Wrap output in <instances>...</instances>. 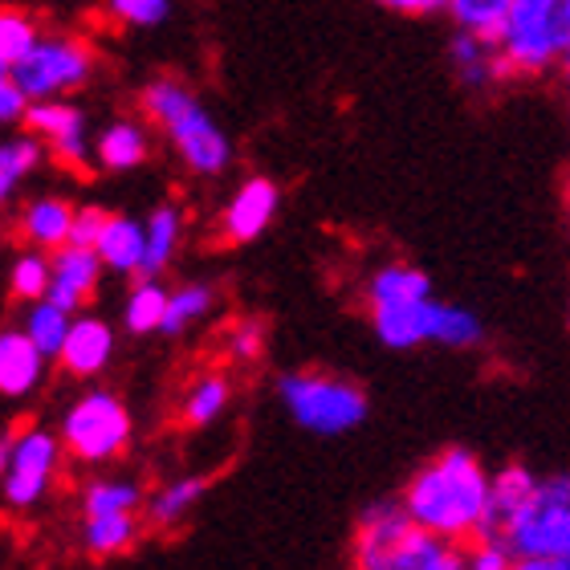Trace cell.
Masks as SVG:
<instances>
[{"mask_svg": "<svg viewBox=\"0 0 570 570\" xmlns=\"http://www.w3.org/2000/svg\"><path fill=\"white\" fill-rule=\"evenodd\" d=\"M24 110H29V98L21 95V86L12 82V70H0V127L24 122Z\"/></svg>", "mask_w": 570, "mask_h": 570, "instance_id": "74e56055", "label": "cell"}, {"mask_svg": "<svg viewBox=\"0 0 570 570\" xmlns=\"http://www.w3.org/2000/svg\"><path fill=\"white\" fill-rule=\"evenodd\" d=\"M147 505V493L131 476H95L86 481L78 493V510L82 518H98V513H139Z\"/></svg>", "mask_w": 570, "mask_h": 570, "instance_id": "4316f807", "label": "cell"}, {"mask_svg": "<svg viewBox=\"0 0 570 570\" xmlns=\"http://www.w3.org/2000/svg\"><path fill=\"white\" fill-rule=\"evenodd\" d=\"M49 358L33 346V338L21 326H4L0 331V395L4 400H24L33 395L46 380Z\"/></svg>", "mask_w": 570, "mask_h": 570, "instance_id": "2e32d148", "label": "cell"}, {"mask_svg": "<svg viewBox=\"0 0 570 570\" xmlns=\"http://www.w3.org/2000/svg\"><path fill=\"white\" fill-rule=\"evenodd\" d=\"M567 331H570V302H567Z\"/></svg>", "mask_w": 570, "mask_h": 570, "instance_id": "ee69618b", "label": "cell"}, {"mask_svg": "<svg viewBox=\"0 0 570 570\" xmlns=\"http://www.w3.org/2000/svg\"><path fill=\"white\" fill-rule=\"evenodd\" d=\"M358 302L371 322V334L387 351H416L428 346V326L436 309L432 277L412 262H380L358 285Z\"/></svg>", "mask_w": 570, "mask_h": 570, "instance_id": "277c9868", "label": "cell"}, {"mask_svg": "<svg viewBox=\"0 0 570 570\" xmlns=\"http://www.w3.org/2000/svg\"><path fill=\"white\" fill-rule=\"evenodd\" d=\"M277 213H282V188H277L274 179L269 176L240 179L237 188H233V196L225 200V208H220V220H216L220 240L225 245H253L257 237L269 233Z\"/></svg>", "mask_w": 570, "mask_h": 570, "instance_id": "7c38bea8", "label": "cell"}, {"mask_svg": "<svg viewBox=\"0 0 570 570\" xmlns=\"http://www.w3.org/2000/svg\"><path fill=\"white\" fill-rule=\"evenodd\" d=\"M265 346H269V331H265L262 318H237L225 331V355L233 358V363H240V367L262 363Z\"/></svg>", "mask_w": 570, "mask_h": 570, "instance_id": "836d02e7", "label": "cell"}, {"mask_svg": "<svg viewBox=\"0 0 570 570\" xmlns=\"http://www.w3.org/2000/svg\"><path fill=\"white\" fill-rule=\"evenodd\" d=\"M395 498L404 501L407 518L420 530L449 538L456 547H469L489 534V522H493V473L476 452L461 444L428 456Z\"/></svg>", "mask_w": 570, "mask_h": 570, "instance_id": "6da1fadb", "label": "cell"}, {"mask_svg": "<svg viewBox=\"0 0 570 570\" xmlns=\"http://www.w3.org/2000/svg\"><path fill=\"white\" fill-rule=\"evenodd\" d=\"M37 21L24 9H0V70H12L17 61L37 46Z\"/></svg>", "mask_w": 570, "mask_h": 570, "instance_id": "1f68e13d", "label": "cell"}, {"mask_svg": "<svg viewBox=\"0 0 570 570\" xmlns=\"http://www.w3.org/2000/svg\"><path fill=\"white\" fill-rule=\"evenodd\" d=\"M559 82H562V90L570 95V58L562 61V70H559Z\"/></svg>", "mask_w": 570, "mask_h": 570, "instance_id": "7bdbcfd3", "label": "cell"}, {"mask_svg": "<svg viewBox=\"0 0 570 570\" xmlns=\"http://www.w3.org/2000/svg\"><path fill=\"white\" fill-rule=\"evenodd\" d=\"M70 326H73V314H70V309H61L58 302H49V297H41V302H29V309H24V322H21V331L33 338V346L46 358L61 355Z\"/></svg>", "mask_w": 570, "mask_h": 570, "instance_id": "f1b7e54d", "label": "cell"}, {"mask_svg": "<svg viewBox=\"0 0 570 570\" xmlns=\"http://www.w3.org/2000/svg\"><path fill=\"white\" fill-rule=\"evenodd\" d=\"M351 570H464V547L420 530L404 501L383 498L358 513Z\"/></svg>", "mask_w": 570, "mask_h": 570, "instance_id": "3957f363", "label": "cell"}, {"mask_svg": "<svg viewBox=\"0 0 570 570\" xmlns=\"http://www.w3.org/2000/svg\"><path fill=\"white\" fill-rule=\"evenodd\" d=\"M12 440H17V428H9V432H0V481H4V473H9Z\"/></svg>", "mask_w": 570, "mask_h": 570, "instance_id": "ab89813d", "label": "cell"}, {"mask_svg": "<svg viewBox=\"0 0 570 570\" xmlns=\"http://www.w3.org/2000/svg\"><path fill=\"white\" fill-rule=\"evenodd\" d=\"M167 294L159 277H135V289L122 302V331L142 338V334H159L167 314Z\"/></svg>", "mask_w": 570, "mask_h": 570, "instance_id": "83f0119b", "label": "cell"}, {"mask_svg": "<svg viewBox=\"0 0 570 570\" xmlns=\"http://www.w3.org/2000/svg\"><path fill=\"white\" fill-rule=\"evenodd\" d=\"M46 142L37 139L33 131L24 135H9L0 139V208H9L17 200V191L29 176H33L41 159H46Z\"/></svg>", "mask_w": 570, "mask_h": 570, "instance_id": "484cf974", "label": "cell"}, {"mask_svg": "<svg viewBox=\"0 0 570 570\" xmlns=\"http://www.w3.org/2000/svg\"><path fill=\"white\" fill-rule=\"evenodd\" d=\"M513 0H449L444 17L452 21V29L461 33H481V37H498V29L510 17Z\"/></svg>", "mask_w": 570, "mask_h": 570, "instance_id": "4dcf8cb0", "label": "cell"}, {"mask_svg": "<svg viewBox=\"0 0 570 570\" xmlns=\"http://www.w3.org/2000/svg\"><path fill=\"white\" fill-rule=\"evenodd\" d=\"M142 225H147V253H142L139 277H164L167 265L176 262L179 245H184V208L179 204H159Z\"/></svg>", "mask_w": 570, "mask_h": 570, "instance_id": "cb8c5ba5", "label": "cell"}, {"mask_svg": "<svg viewBox=\"0 0 570 570\" xmlns=\"http://www.w3.org/2000/svg\"><path fill=\"white\" fill-rule=\"evenodd\" d=\"M95 159L102 171H135L151 159V131L139 119H115L95 135Z\"/></svg>", "mask_w": 570, "mask_h": 570, "instance_id": "44dd1931", "label": "cell"}, {"mask_svg": "<svg viewBox=\"0 0 570 570\" xmlns=\"http://www.w3.org/2000/svg\"><path fill=\"white\" fill-rule=\"evenodd\" d=\"M498 46L513 82L559 78L570 58V0H513Z\"/></svg>", "mask_w": 570, "mask_h": 570, "instance_id": "5b68a950", "label": "cell"}, {"mask_svg": "<svg viewBox=\"0 0 570 570\" xmlns=\"http://www.w3.org/2000/svg\"><path fill=\"white\" fill-rule=\"evenodd\" d=\"M61 456H66V444H61L58 432L37 428V424L17 428L9 473H4V481H0V501L17 513L37 510V505L49 498L53 481H58Z\"/></svg>", "mask_w": 570, "mask_h": 570, "instance_id": "30bf717a", "label": "cell"}, {"mask_svg": "<svg viewBox=\"0 0 570 570\" xmlns=\"http://www.w3.org/2000/svg\"><path fill=\"white\" fill-rule=\"evenodd\" d=\"M534 481H538L534 469H525V464H501L498 473H493V522H489V530L522 505L525 493L534 489Z\"/></svg>", "mask_w": 570, "mask_h": 570, "instance_id": "d6a6232c", "label": "cell"}, {"mask_svg": "<svg viewBox=\"0 0 570 570\" xmlns=\"http://www.w3.org/2000/svg\"><path fill=\"white\" fill-rule=\"evenodd\" d=\"M98 70V53L90 41L73 33H41L37 46L12 66V82L21 86L29 102H49V98H70L82 86H90Z\"/></svg>", "mask_w": 570, "mask_h": 570, "instance_id": "9c48e42d", "label": "cell"}, {"mask_svg": "<svg viewBox=\"0 0 570 570\" xmlns=\"http://www.w3.org/2000/svg\"><path fill=\"white\" fill-rule=\"evenodd\" d=\"M562 208H567V228H570V171L562 179Z\"/></svg>", "mask_w": 570, "mask_h": 570, "instance_id": "b9f144b4", "label": "cell"}, {"mask_svg": "<svg viewBox=\"0 0 570 570\" xmlns=\"http://www.w3.org/2000/svg\"><path fill=\"white\" fill-rule=\"evenodd\" d=\"M428 346H440V351H481L485 346V318L476 309L440 297L436 309H432V326H428Z\"/></svg>", "mask_w": 570, "mask_h": 570, "instance_id": "603a6c76", "label": "cell"}, {"mask_svg": "<svg viewBox=\"0 0 570 570\" xmlns=\"http://www.w3.org/2000/svg\"><path fill=\"white\" fill-rule=\"evenodd\" d=\"M277 404L309 436H346L371 412L367 392L355 380L318 367H297L277 375Z\"/></svg>", "mask_w": 570, "mask_h": 570, "instance_id": "8992f818", "label": "cell"}, {"mask_svg": "<svg viewBox=\"0 0 570 570\" xmlns=\"http://www.w3.org/2000/svg\"><path fill=\"white\" fill-rule=\"evenodd\" d=\"M115 358V326L98 314H73V326L61 346V371L73 380H98Z\"/></svg>", "mask_w": 570, "mask_h": 570, "instance_id": "5bb4252c", "label": "cell"}, {"mask_svg": "<svg viewBox=\"0 0 570 570\" xmlns=\"http://www.w3.org/2000/svg\"><path fill=\"white\" fill-rule=\"evenodd\" d=\"M73 216H78V208L70 200H61V196H33L21 208V216H17V228L29 240V249L58 253L61 245H70Z\"/></svg>", "mask_w": 570, "mask_h": 570, "instance_id": "ac0fdd59", "label": "cell"}, {"mask_svg": "<svg viewBox=\"0 0 570 570\" xmlns=\"http://www.w3.org/2000/svg\"><path fill=\"white\" fill-rule=\"evenodd\" d=\"M208 485H213V476L204 473H184V476H171L164 485L147 493V505H142V522L151 525V530H176L184 525L196 513L204 498H208Z\"/></svg>", "mask_w": 570, "mask_h": 570, "instance_id": "e0dca14e", "label": "cell"}, {"mask_svg": "<svg viewBox=\"0 0 570 570\" xmlns=\"http://www.w3.org/2000/svg\"><path fill=\"white\" fill-rule=\"evenodd\" d=\"M98 257L107 265V274L139 277L142 253H147V225L127 213H110L102 233H98Z\"/></svg>", "mask_w": 570, "mask_h": 570, "instance_id": "d6986e66", "label": "cell"}, {"mask_svg": "<svg viewBox=\"0 0 570 570\" xmlns=\"http://www.w3.org/2000/svg\"><path fill=\"white\" fill-rule=\"evenodd\" d=\"M139 107L142 119L164 135L167 147L176 151V159L188 167L191 176L216 179L233 167V139L188 82L159 73L142 86Z\"/></svg>", "mask_w": 570, "mask_h": 570, "instance_id": "7a4b0ae2", "label": "cell"}, {"mask_svg": "<svg viewBox=\"0 0 570 570\" xmlns=\"http://www.w3.org/2000/svg\"><path fill=\"white\" fill-rule=\"evenodd\" d=\"M24 127L46 142V151L58 159L61 167H70L78 176L95 171V142H90V122L86 110L73 107L70 98H49V102H29L24 110Z\"/></svg>", "mask_w": 570, "mask_h": 570, "instance_id": "8fae6325", "label": "cell"}, {"mask_svg": "<svg viewBox=\"0 0 570 570\" xmlns=\"http://www.w3.org/2000/svg\"><path fill=\"white\" fill-rule=\"evenodd\" d=\"M107 265L98 257V249L86 245H61L53 253V285H49V302H58L70 314H82V306L95 297V289L102 285Z\"/></svg>", "mask_w": 570, "mask_h": 570, "instance_id": "9a60e30c", "label": "cell"}, {"mask_svg": "<svg viewBox=\"0 0 570 570\" xmlns=\"http://www.w3.org/2000/svg\"><path fill=\"white\" fill-rule=\"evenodd\" d=\"M513 570H567L562 562H530V559H518L513 562Z\"/></svg>", "mask_w": 570, "mask_h": 570, "instance_id": "60d3db41", "label": "cell"}, {"mask_svg": "<svg viewBox=\"0 0 570 570\" xmlns=\"http://www.w3.org/2000/svg\"><path fill=\"white\" fill-rule=\"evenodd\" d=\"M107 208H98V204H86V208H78V216H73V233H70V245H86V249H95L98 245V233H102V225H107Z\"/></svg>", "mask_w": 570, "mask_h": 570, "instance_id": "8d00e7d4", "label": "cell"}, {"mask_svg": "<svg viewBox=\"0 0 570 570\" xmlns=\"http://www.w3.org/2000/svg\"><path fill=\"white\" fill-rule=\"evenodd\" d=\"M449 66H452V78L461 82V90H469V95H476V98L498 95L501 86L513 82L510 66H505V58H501L498 37L461 33V29H452Z\"/></svg>", "mask_w": 570, "mask_h": 570, "instance_id": "4fadbf2b", "label": "cell"}, {"mask_svg": "<svg viewBox=\"0 0 570 570\" xmlns=\"http://www.w3.org/2000/svg\"><path fill=\"white\" fill-rule=\"evenodd\" d=\"M139 534H142L139 513H98V518H82V525H78V542H82V550L90 559L131 554Z\"/></svg>", "mask_w": 570, "mask_h": 570, "instance_id": "7402d4cb", "label": "cell"}, {"mask_svg": "<svg viewBox=\"0 0 570 570\" xmlns=\"http://www.w3.org/2000/svg\"><path fill=\"white\" fill-rule=\"evenodd\" d=\"M233 375L228 371H200L196 380L184 387L179 395V424L200 432V428H213L216 420H225V412L233 407Z\"/></svg>", "mask_w": 570, "mask_h": 570, "instance_id": "ffe728a7", "label": "cell"}, {"mask_svg": "<svg viewBox=\"0 0 570 570\" xmlns=\"http://www.w3.org/2000/svg\"><path fill=\"white\" fill-rule=\"evenodd\" d=\"M380 4L383 12H395V17H412V21H424V17H440L449 9V0H371Z\"/></svg>", "mask_w": 570, "mask_h": 570, "instance_id": "f35d334b", "label": "cell"}, {"mask_svg": "<svg viewBox=\"0 0 570 570\" xmlns=\"http://www.w3.org/2000/svg\"><path fill=\"white\" fill-rule=\"evenodd\" d=\"M49 285H53V253L46 249H24L9 269V289L17 302H41L49 297Z\"/></svg>", "mask_w": 570, "mask_h": 570, "instance_id": "f546056e", "label": "cell"}, {"mask_svg": "<svg viewBox=\"0 0 570 570\" xmlns=\"http://www.w3.org/2000/svg\"><path fill=\"white\" fill-rule=\"evenodd\" d=\"M216 309V285L213 282H184L167 294V314L159 334L164 338H179V334L196 331L200 322L213 318Z\"/></svg>", "mask_w": 570, "mask_h": 570, "instance_id": "d4e9b609", "label": "cell"}, {"mask_svg": "<svg viewBox=\"0 0 570 570\" xmlns=\"http://www.w3.org/2000/svg\"><path fill=\"white\" fill-rule=\"evenodd\" d=\"M489 534H498L518 559L567 562L570 559V469L538 473L534 489L510 518H501Z\"/></svg>", "mask_w": 570, "mask_h": 570, "instance_id": "52a82bcc", "label": "cell"}, {"mask_svg": "<svg viewBox=\"0 0 570 570\" xmlns=\"http://www.w3.org/2000/svg\"><path fill=\"white\" fill-rule=\"evenodd\" d=\"M58 436L70 461L98 469V464L119 461L122 452L131 449L135 416L131 407L122 404V395L107 392V387H90L66 407Z\"/></svg>", "mask_w": 570, "mask_h": 570, "instance_id": "ba28073f", "label": "cell"}, {"mask_svg": "<svg viewBox=\"0 0 570 570\" xmlns=\"http://www.w3.org/2000/svg\"><path fill=\"white\" fill-rule=\"evenodd\" d=\"M513 562H518V554L498 534H481L464 547V570H513Z\"/></svg>", "mask_w": 570, "mask_h": 570, "instance_id": "d590c367", "label": "cell"}, {"mask_svg": "<svg viewBox=\"0 0 570 570\" xmlns=\"http://www.w3.org/2000/svg\"><path fill=\"white\" fill-rule=\"evenodd\" d=\"M107 17L127 29H155L171 17V0H102Z\"/></svg>", "mask_w": 570, "mask_h": 570, "instance_id": "e575fe53", "label": "cell"}, {"mask_svg": "<svg viewBox=\"0 0 570 570\" xmlns=\"http://www.w3.org/2000/svg\"><path fill=\"white\" fill-rule=\"evenodd\" d=\"M562 567H567V570H570V559H567V562H562Z\"/></svg>", "mask_w": 570, "mask_h": 570, "instance_id": "f6af8a7d", "label": "cell"}]
</instances>
